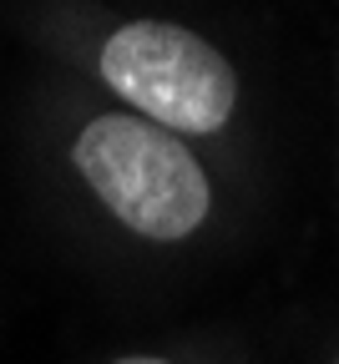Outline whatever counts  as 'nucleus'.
Instances as JSON below:
<instances>
[{
    "label": "nucleus",
    "instance_id": "nucleus-1",
    "mask_svg": "<svg viewBox=\"0 0 339 364\" xmlns=\"http://www.w3.org/2000/svg\"><path fill=\"white\" fill-rule=\"evenodd\" d=\"M81 177L132 233L152 243H177L208 218V177L192 152L157 122L107 112L81 127L71 147Z\"/></svg>",
    "mask_w": 339,
    "mask_h": 364
},
{
    "label": "nucleus",
    "instance_id": "nucleus-2",
    "mask_svg": "<svg viewBox=\"0 0 339 364\" xmlns=\"http://www.w3.org/2000/svg\"><path fill=\"white\" fill-rule=\"evenodd\" d=\"M102 76L122 102L167 132H218L233 117L238 76L218 46L172 21H132L102 46Z\"/></svg>",
    "mask_w": 339,
    "mask_h": 364
},
{
    "label": "nucleus",
    "instance_id": "nucleus-3",
    "mask_svg": "<svg viewBox=\"0 0 339 364\" xmlns=\"http://www.w3.org/2000/svg\"><path fill=\"white\" fill-rule=\"evenodd\" d=\"M117 364H167V359H152V354H132V359H117Z\"/></svg>",
    "mask_w": 339,
    "mask_h": 364
}]
</instances>
